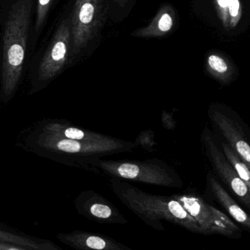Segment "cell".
<instances>
[{"instance_id": "1", "label": "cell", "mask_w": 250, "mask_h": 250, "mask_svg": "<svg viewBox=\"0 0 250 250\" xmlns=\"http://www.w3.org/2000/svg\"><path fill=\"white\" fill-rule=\"evenodd\" d=\"M34 0H15L3 28L2 85L11 95L20 79L26 54Z\"/></svg>"}, {"instance_id": "19", "label": "cell", "mask_w": 250, "mask_h": 250, "mask_svg": "<svg viewBox=\"0 0 250 250\" xmlns=\"http://www.w3.org/2000/svg\"><path fill=\"white\" fill-rule=\"evenodd\" d=\"M208 65L214 76L222 80L229 77V66L224 60L217 55H211L208 59Z\"/></svg>"}, {"instance_id": "6", "label": "cell", "mask_w": 250, "mask_h": 250, "mask_svg": "<svg viewBox=\"0 0 250 250\" xmlns=\"http://www.w3.org/2000/svg\"><path fill=\"white\" fill-rule=\"evenodd\" d=\"M38 143L43 148L71 154L101 152L120 147V144L109 140L103 141H76L45 131L40 135Z\"/></svg>"}, {"instance_id": "3", "label": "cell", "mask_w": 250, "mask_h": 250, "mask_svg": "<svg viewBox=\"0 0 250 250\" xmlns=\"http://www.w3.org/2000/svg\"><path fill=\"white\" fill-rule=\"evenodd\" d=\"M109 12L110 0H75L69 15L73 52L79 54L98 39Z\"/></svg>"}, {"instance_id": "14", "label": "cell", "mask_w": 250, "mask_h": 250, "mask_svg": "<svg viewBox=\"0 0 250 250\" xmlns=\"http://www.w3.org/2000/svg\"><path fill=\"white\" fill-rule=\"evenodd\" d=\"M211 189L219 202L239 224L250 231V216L247 214L214 179L210 180Z\"/></svg>"}, {"instance_id": "10", "label": "cell", "mask_w": 250, "mask_h": 250, "mask_svg": "<svg viewBox=\"0 0 250 250\" xmlns=\"http://www.w3.org/2000/svg\"><path fill=\"white\" fill-rule=\"evenodd\" d=\"M178 19L175 7L170 3L161 4L151 21L131 33L135 38H162L174 32Z\"/></svg>"}, {"instance_id": "4", "label": "cell", "mask_w": 250, "mask_h": 250, "mask_svg": "<svg viewBox=\"0 0 250 250\" xmlns=\"http://www.w3.org/2000/svg\"><path fill=\"white\" fill-rule=\"evenodd\" d=\"M186 211L195 219L205 235L220 234L234 237L241 230L227 215L206 204L202 199L189 195L176 196Z\"/></svg>"}, {"instance_id": "5", "label": "cell", "mask_w": 250, "mask_h": 250, "mask_svg": "<svg viewBox=\"0 0 250 250\" xmlns=\"http://www.w3.org/2000/svg\"><path fill=\"white\" fill-rule=\"evenodd\" d=\"M72 48L71 29L69 16L60 22L48 50L41 64L39 74L41 80L52 79L67 61L69 50Z\"/></svg>"}, {"instance_id": "8", "label": "cell", "mask_w": 250, "mask_h": 250, "mask_svg": "<svg viewBox=\"0 0 250 250\" xmlns=\"http://www.w3.org/2000/svg\"><path fill=\"white\" fill-rule=\"evenodd\" d=\"M78 212L101 224L125 225L127 220L114 206L96 195L83 198L76 204Z\"/></svg>"}, {"instance_id": "17", "label": "cell", "mask_w": 250, "mask_h": 250, "mask_svg": "<svg viewBox=\"0 0 250 250\" xmlns=\"http://www.w3.org/2000/svg\"><path fill=\"white\" fill-rule=\"evenodd\" d=\"M137 0H110L109 19L121 22L129 16Z\"/></svg>"}, {"instance_id": "15", "label": "cell", "mask_w": 250, "mask_h": 250, "mask_svg": "<svg viewBox=\"0 0 250 250\" xmlns=\"http://www.w3.org/2000/svg\"><path fill=\"white\" fill-rule=\"evenodd\" d=\"M45 132L56 134L63 138L76 141H103L108 140L100 135H93L89 132H83L80 129L75 127H65L63 125L51 124L45 126Z\"/></svg>"}, {"instance_id": "16", "label": "cell", "mask_w": 250, "mask_h": 250, "mask_svg": "<svg viewBox=\"0 0 250 250\" xmlns=\"http://www.w3.org/2000/svg\"><path fill=\"white\" fill-rule=\"evenodd\" d=\"M223 147L228 161L233 166V168L237 173L238 176L248 186L250 192V170L249 167L239 158V156L232 149L230 145L224 144H223Z\"/></svg>"}, {"instance_id": "7", "label": "cell", "mask_w": 250, "mask_h": 250, "mask_svg": "<svg viewBox=\"0 0 250 250\" xmlns=\"http://www.w3.org/2000/svg\"><path fill=\"white\" fill-rule=\"evenodd\" d=\"M57 238L62 243L76 250H134L112 238L82 230L60 233Z\"/></svg>"}, {"instance_id": "12", "label": "cell", "mask_w": 250, "mask_h": 250, "mask_svg": "<svg viewBox=\"0 0 250 250\" xmlns=\"http://www.w3.org/2000/svg\"><path fill=\"white\" fill-rule=\"evenodd\" d=\"M213 119L229 141L232 149L250 170V146L242 131L230 119L218 111L214 113Z\"/></svg>"}, {"instance_id": "13", "label": "cell", "mask_w": 250, "mask_h": 250, "mask_svg": "<svg viewBox=\"0 0 250 250\" xmlns=\"http://www.w3.org/2000/svg\"><path fill=\"white\" fill-rule=\"evenodd\" d=\"M0 242L23 247L33 250H63L51 241L26 236L11 230L1 229Z\"/></svg>"}, {"instance_id": "18", "label": "cell", "mask_w": 250, "mask_h": 250, "mask_svg": "<svg viewBox=\"0 0 250 250\" xmlns=\"http://www.w3.org/2000/svg\"><path fill=\"white\" fill-rule=\"evenodd\" d=\"M54 1L55 0H37L36 18L35 22V31L37 34L42 31L48 13Z\"/></svg>"}, {"instance_id": "9", "label": "cell", "mask_w": 250, "mask_h": 250, "mask_svg": "<svg viewBox=\"0 0 250 250\" xmlns=\"http://www.w3.org/2000/svg\"><path fill=\"white\" fill-rule=\"evenodd\" d=\"M207 142L210 157L219 174L241 201L250 208V192L248 186L238 176L233 166L228 163L213 140L208 137Z\"/></svg>"}, {"instance_id": "21", "label": "cell", "mask_w": 250, "mask_h": 250, "mask_svg": "<svg viewBox=\"0 0 250 250\" xmlns=\"http://www.w3.org/2000/svg\"><path fill=\"white\" fill-rule=\"evenodd\" d=\"M0 250H33L23 248V247L16 246V245H9V244L1 243L0 242Z\"/></svg>"}, {"instance_id": "11", "label": "cell", "mask_w": 250, "mask_h": 250, "mask_svg": "<svg viewBox=\"0 0 250 250\" xmlns=\"http://www.w3.org/2000/svg\"><path fill=\"white\" fill-rule=\"evenodd\" d=\"M104 167L111 173L124 179L163 186L173 185V180L170 176L148 166H138L133 163H114L105 164Z\"/></svg>"}, {"instance_id": "22", "label": "cell", "mask_w": 250, "mask_h": 250, "mask_svg": "<svg viewBox=\"0 0 250 250\" xmlns=\"http://www.w3.org/2000/svg\"><path fill=\"white\" fill-rule=\"evenodd\" d=\"M219 5L222 7H227L230 3V0H217Z\"/></svg>"}, {"instance_id": "2", "label": "cell", "mask_w": 250, "mask_h": 250, "mask_svg": "<svg viewBox=\"0 0 250 250\" xmlns=\"http://www.w3.org/2000/svg\"><path fill=\"white\" fill-rule=\"evenodd\" d=\"M117 193L129 209L155 230H164L162 221L166 220L193 233L205 234L195 219L176 199L148 195L133 188H123Z\"/></svg>"}, {"instance_id": "20", "label": "cell", "mask_w": 250, "mask_h": 250, "mask_svg": "<svg viewBox=\"0 0 250 250\" xmlns=\"http://www.w3.org/2000/svg\"><path fill=\"white\" fill-rule=\"evenodd\" d=\"M229 7V12L232 16L235 17L237 16L239 13V7H240V3H239V0H230Z\"/></svg>"}]
</instances>
